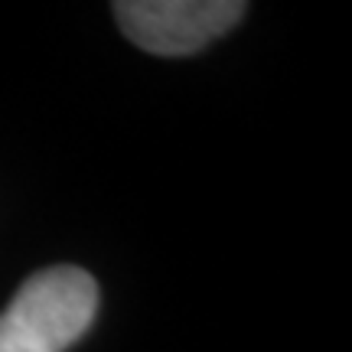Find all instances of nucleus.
<instances>
[{"label":"nucleus","instance_id":"f257e3e1","mask_svg":"<svg viewBox=\"0 0 352 352\" xmlns=\"http://www.w3.org/2000/svg\"><path fill=\"white\" fill-rule=\"evenodd\" d=\"M98 310V287L82 267H46L26 277L0 314V352H65Z\"/></svg>","mask_w":352,"mask_h":352},{"label":"nucleus","instance_id":"f03ea898","mask_svg":"<svg viewBox=\"0 0 352 352\" xmlns=\"http://www.w3.org/2000/svg\"><path fill=\"white\" fill-rule=\"evenodd\" d=\"M114 16L124 36L157 56H189L245 16L241 0H121Z\"/></svg>","mask_w":352,"mask_h":352}]
</instances>
